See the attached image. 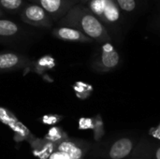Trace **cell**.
Listing matches in <instances>:
<instances>
[{
    "label": "cell",
    "instance_id": "6",
    "mask_svg": "<svg viewBox=\"0 0 160 159\" xmlns=\"http://www.w3.org/2000/svg\"><path fill=\"white\" fill-rule=\"evenodd\" d=\"M41 7L52 18V21L59 22L68 10L78 4V0H28Z\"/></svg>",
    "mask_w": 160,
    "mask_h": 159
},
{
    "label": "cell",
    "instance_id": "17",
    "mask_svg": "<svg viewBox=\"0 0 160 159\" xmlns=\"http://www.w3.org/2000/svg\"><path fill=\"white\" fill-rule=\"evenodd\" d=\"M12 130L14 132V140L16 142L28 141L30 137L32 136V133L29 131V129L20 121L17 123V125L14 127Z\"/></svg>",
    "mask_w": 160,
    "mask_h": 159
},
{
    "label": "cell",
    "instance_id": "15",
    "mask_svg": "<svg viewBox=\"0 0 160 159\" xmlns=\"http://www.w3.org/2000/svg\"><path fill=\"white\" fill-rule=\"evenodd\" d=\"M95 126L93 129V135H94V141L96 143L100 142L103 137L105 136V127H104V123L102 119V115L100 113H98L95 117Z\"/></svg>",
    "mask_w": 160,
    "mask_h": 159
},
{
    "label": "cell",
    "instance_id": "8",
    "mask_svg": "<svg viewBox=\"0 0 160 159\" xmlns=\"http://www.w3.org/2000/svg\"><path fill=\"white\" fill-rule=\"evenodd\" d=\"M52 36L60 40L70 41V42H81V43H90L94 40L79 31L78 29L68 27V26H61L54 28L52 32Z\"/></svg>",
    "mask_w": 160,
    "mask_h": 159
},
{
    "label": "cell",
    "instance_id": "27",
    "mask_svg": "<svg viewBox=\"0 0 160 159\" xmlns=\"http://www.w3.org/2000/svg\"><path fill=\"white\" fill-rule=\"evenodd\" d=\"M84 1H88V2H89V1H90V0H84Z\"/></svg>",
    "mask_w": 160,
    "mask_h": 159
},
{
    "label": "cell",
    "instance_id": "1",
    "mask_svg": "<svg viewBox=\"0 0 160 159\" xmlns=\"http://www.w3.org/2000/svg\"><path fill=\"white\" fill-rule=\"evenodd\" d=\"M61 26L78 29L93 40L102 44L112 41V37L100 20L83 4H77L59 21Z\"/></svg>",
    "mask_w": 160,
    "mask_h": 159
},
{
    "label": "cell",
    "instance_id": "16",
    "mask_svg": "<svg viewBox=\"0 0 160 159\" xmlns=\"http://www.w3.org/2000/svg\"><path fill=\"white\" fill-rule=\"evenodd\" d=\"M24 5V0H0V7L12 13L20 12Z\"/></svg>",
    "mask_w": 160,
    "mask_h": 159
},
{
    "label": "cell",
    "instance_id": "3",
    "mask_svg": "<svg viewBox=\"0 0 160 159\" xmlns=\"http://www.w3.org/2000/svg\"><path fill=\"white\" fill-rule=\"evenodd\" d=\"M89 9L100 20V22L111 30L123 26V14L114 0H90ZM109 31V30H108Z\"/></svg>",
    "mask_w": 160,
    "mask_h": 159
},
{
    "label": "cell",
    "instance_id": "11",
    "mask_svg": "<svg viewBox=\"0 0 160 159\" xmlns=\"http://www.w3.org/2000/svg\"><path fill=\"white\" fill-rule=\"evenodd\" d=\"M131 157L144 159H160V143L151 142L148 140L140 142Z\"/></svg>",
    "mask_w": 160,
    "mask_h": 159
},
{
    "label": "cell",
    "instance_id": "20",
    "mask_svg": "<svg viewBox=\"0 0 160 159\" xmlns=\"http://www.w3.org/2000/svg\"><path fill=\"white\" fill-rule=\"evenodd\" d=\"M54 66H55V60L50 55H45L39 58L36 62L35 68H36V71L38 72H43L44 70L53 68Z\"/></svg>",
    "mask_w": 160,
    "mask_h": 159
},
{
    "label": "cell",
    "instance_id": "2",
    "mask_svg": "<svg viewBox=\"0 0 160 159\" xmlns=\"http://www.w3.org/2000/svg\"><path fill=\"white\" fill-rule=\"evenodd\" d=\"M135 142L130 137H122L111 143L98 142L91 150V157L98 159H128L133 154Z\"/></svg>",
    "mask_w": 160,
    "mask_h": 159
},
{
    "label": "cell",
    "instance_id": "23",
    "mask_svg": "<svg viewBox=\"0 0 160 159\" xmlns=\"http://www.w3.org/2000/svg\"><path fill=\"white\" fill-rule=\"evenodd\" d=\"M148 134L150 137H152L153 139L157 140V141H159L160 142V123L157 126V127H151L148 131Z\"/></svg>",
    "mask_w": 160,
    "mask_h": 159
},
{
    "label": "cell",
    "instance_id": "24",
    "mask_svg": "<svg viewBox=\"0 0 160 159\" xmlns=\"http://www.w3.org/2000/svg\"><path fill=\"white\" fill-rule=\"evenodd\" d=\"M49 159H71L68 155L62 153V152H59V151H55L53 152L51 157H49Z\"/></svg>",
    "mask_w": 160,
    "mask_h": 159
},
{
    "label": "cell",
    "instance_id": "21",
    "mask_svg": "<svg viewBox=\"0 0 160 159\" xmlns=\"http://www.w3.org/2000/svg\"><path fill=\"white\" fill-rule=\"evenodd\" d=\"M95 120L91 117H81L78 120V127L81 130H92L94 129Z\"/></svg>",
    "mask_w": 160,
    "mask_h": 159
},
{
    "label": "cell",
    "instance_id": "26",
    "mask_svg": "<svg viewBox=\"0 0 160 159\" xmlns=\"http://www.w3.org/2000/svg\"><path fill=\"white\" fill-rule=\"evenodd\" d=\"M128 159H144V158H142V157H128Z\"/></svg>",
    "mask_w": 160,
    "mask_h": 159
},
{
    "label": "cell",
    "instance_id": "7",
    "mask_svg": "<svg viewBox=\"0 0 160 159\" xmlns=\"http://www.w3.org/2000/svg\"><path fill=\"white\" fill-rule=\"evenodd\" d=\"M92 148L93 146L87 142L70 138L56 145V151L68 155L71 159H83Z\"/></svg>",
    "mask_w": 160,
    "mask_h": 159
},
{
    "label": "cell",
    "instance_id": "12",
    "mask_svg": "<svg viewBox=\"0 0 160 159\" xmlns=\"http://www.w3.org/2000/svg\"><path fill=\"white\" fill-rule=\"evenodd\" d=\"M21 32L20 25L8 19H0V38L16 37Z\"/></svg>",
    "mask_w": 160,
    "mask_h": 159
},
{
    "label": "cell",
    "instance_id": "25",
    "mask_svg": "<svg viewBox=\"0 0 160 159\" xmlns=\"http://www.w3.org/2000/svg\"><path fill=\"white\" fill-rule=\"evenodd\" d=\"M4 15V10L0 7V17H2Z\"/></svg>",
    "mask_w": 160,
    "mask_h": 159
},
{
    "label": "cell",
    "instance_id": "9",
    "mask_svg": "<svg viewBox=\"0 0 160 159\" xmlns=\"http://www.w3.org/2000/svg\"><path fill=\"white\" fill-rule=\"evenodd\" d=\"M28 64L29 60L22 54L11 52H0V71L19 69Z\"/></svg>",
    "mask_w": 160,
    "mask_h": 159
},
{
    "label": "cell",
    "instance_id": "10",
    "mask_svg": "<svg viewBox=\"0 0 160 159\" xmlns=\"http://www.w3.org/2000/svg\"><path fill=\"white\" fill-rule=\"evenodd\" d=\"M27 142L30 143L34 156L39 159H49L51 155L56 151V144L45 139H38L32 135Z\"/></svg>",
    "mask_w": 160,
    "mask_h": 159
},
{
    "label": "cell",
    "instance_id": "5",
    "mask_svg": "<svg viewBox=\"0 0 160 159\" xmlns=\"http://www.w3.org/2000/svg\"><path fill=\"white\" fill-rule=\"evenodd\" d=\"M20 18L22 22L40 28L49 29L52 26V20L49 14L38 5L34 3H25L21 9Z\"/></svg>",
    "mask_w": 160,
    "mask_h": 159
},
{
    "label": "cell",
    "instance_id": "19",
    "mask_svg": "<svg viewBox=\"0 0 160 159\" xmlns=\"http://www.w3.org/2000/svg\"><path fill=\"white\" fill-rule=\"evenodd\" d=\"M0 121L4 125L9 127L11 129H13L14 127L19 122V120L16 118V116L12 112H10L8 110L3 107H0Z\"/></svg>",
    "mask_w": 160,
    "mask_h": 159
},
{
    "label": "cell",
    "instance_id": "22",
    "mask_svg": "<svg viewBox=\"0 0 160 159\" xmlns=\"http://www.w3.org/2000/svg\"><path fill=\"white\" fill-rule=\"evenodd\" d=\"M62 119H63V116H61L59 114L50 113V114H45L41 118V122L43 124H45V125L52 126V125H55V124L59 123Z\"/></svg>",
    "mask_w": 160,
    "mask_h": 159
},
{
    "label": "cell",
    "instance_id": "18",
    "mask_svg": "<svg viewBox=\"0 0 160 159\" xmlns=\"http://www.w3.org/2000/svg\"><path fill=\"white\" fill-rule=\"evenodd\" d=\"M121 11L126 13H134L140 7L139 0H114Z\"/></svg>",
    "mask_w": 160,
    "mask_h": 159
},
{
    "label": "cell",
    "instance_id": "14",
    "mask_svg": "<svg viewBox=\"0 0 160 159\" xmlns=\"http://www.w3.org/2000/svg\"><path fill=\"white\" fill-rule=\"evenodd\" d=\"M73 90L78 98L84 100L91 96L94 91V87L84 82H76L73 84Z\"/></svg>",
    "mask_w": 160,
    "mask_h": 159
},
{
    "label": "cell",
    "instance_id": "13",
    "mask_svg": "<svg viewBox=\"0 0 160 159\" xmlns=\"http://www.w3.org/2000/svg\"><path fill=\"white\" fill-rule=\"evenodd\" d=\"M69 137L68 136V134L64 131V129L62 127H53L52 128L49 129V131L47 132V134L45 135L44 139L50 142H52L54 144H59L62 142L68 140Z\"/></svg>",
    "mask_w": 160,
    "mask_h": 159
},
{
    "label": "cell",
    "instance_id": "4",
    "mask_svg": "<svg viewBox=\"0 0 160 159\" xmlns=\"http://www.w3.org/2000/svg\"><path fill=\"white\" fill-rule=\"evenodd\" d=\"M121 64V56L112 43L100 44L92 61V69L97 72H110L116 69Z\"/></svg>",
    "mask_w": 160,
    "mask_h": 159
}]
</instances>
